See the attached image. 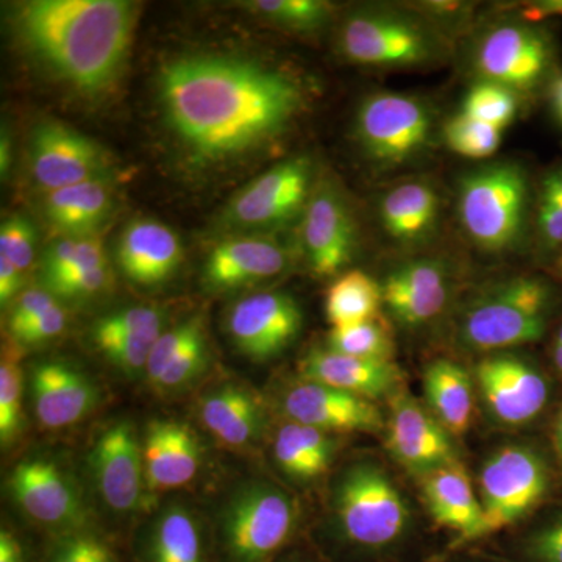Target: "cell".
<instances>
[{"label": "cell", "instance_id": "9c48e42d", "mask_svg": "<svg viewBox=\"0 0 562 562\" xmlns=\"http://www.w3.org/2000/svg\"><path fill=\"white\" fill-rule=\"evenodd\" d=\"M339 44L349 60L376 68H412L438 55V40L405 14L362 11L344 22Z\"/></svg>", "mask_w": 562, "mask_h": 562}, {"label": "cell", "instance_id": "83f0119b", "mask_svg": "<svg viewBox=\"0 0 562 562\" xmlns=\"http://www.w3.org/2000/svg\"><path fill=\"white\" fill-rule=\"evenodd\" d=\"M113 210V191L105 180H92L46 192L44 214L55 228L72 238L94 236Z\"/></svg>", "mask_w": 562, "mask_h": 562}, {"label": "cell", "instance_id": "74e56055", "mask_svg": "<svg viewBox=\"0 0 562 562\" xmlns=\"http://www.w3.org/2000/svg\"><path fill=\"white\" fill-rule=\"evenodd\" d=\"M502 554L513 562H562V512L525 531Z\"/></svg>", "mask_w": 562, "mask_h": 562}, {"label": "cell", "instance_id": "4dcf8cb0", "mask_svg": "<svg viewBox=\"0 0 562 562\" xmlns=\"http://www.w3.org/2000/svg\"><path fill=\"white\" fill-rule=\"evenodd\" d=\"M144 562H206L202 528L184 506H168L151 524Z\"/></svg>", "mask_w": 562, "mask_h": 562}, {"label": "cell", "instance_id": "4fadbf2b", "mask_svg": "<svg viewBox=\"0 0 562 562\" xmlns=\"http://www.w3.org/2000/svg\"><path fill=\"white\" fill-rule=\"evenodd\" d=\"M29 162L33 180L46 192L63 190L109 173L105 151L61 122H41L32 133Z\"/></svg>", "mask_w": 562, "mask_h": 562}, {"label": "cell", "instance_id": "f35d334b", "mask_svg": "<svg viewBox=\"0 0 562 562\" xmlns=\"http://www.w3.org/2000/svg\"><path fill=\"white\" fill-rule=\"evenodd\" d=\"M250 10L281 27L292 31H314L330 14V3L321 0H255L247 3Z\"/></svg>", "mask_w": 562, "mask_h": 562}, {"label": "cell", "instance_id": "52a82bcc", "mask_svg": "<svg viewBox=\"0 0 562 562\" xmlns=\"http://www.w3.org/2000/svg\"><path fill=\"white\" fill-rule=\"evenodd\" d=\"M549 487V468L536 450L525 446L495 450L479 475L486 538L524 520L546 498Z\"/></svg>", "mask_w": 562, "mask_h": 562}, {"label": "cell", "instance_id": "ee69618b", "mask_svg": "<svg viewBox=\"0 0 562 562\" xmlns=\"http://www.w3.org/2000/svg\"><path fill=\"white\" fill-rule=\"evenodd\" d=\"M203 333L201 321L191 319L177 325L171 330L162 331L160 338L155 342L147 362V379L151 384L157 383L166 366L180 353L184 347Z\"/></svg>", "mask_w": 562, "mask_h": 562}, {"label": "cell", "instance_id": "f1b7e54d", "mask_svg": "<svg viewBox=\"0 0 562 562\" xmlns=\"http://www.w3.org/2000/svg\"><path fill=\"white\" fill-rule=\"evenodd\" d=\"M424 390L432 416L450 435H464L475 408L471 375L457 362L435 361L425 371Z\"/></svg>", "mask_w": 562, "mask_h": 562}, {"label": "cell", "instance_id": "8d00e7d4", "mask_svg": "<svg viewBox=\"0 0 562 562\" xmlns=\"http://www.w3.org/2000/svg\"><path fill=\"white\" fill-rule=\"evenodd\" d=\"M22 371L20 353L3 347L0 361V441L9 446L22 427Z\"/></svg>", "mask_w": 562, "mask_h": 562}, {"label": "cell", "instance_id": "6da1fadb", "mask_svg": "<svg viewBox=\"0 0 562 562\" xmlns=\"http://www.w3.org/2000/svg\"><path fill=\"white\" fill-rule=\"evenodd\" d=\"M158 85L169 127L203 160L258 149L286 131L302 106L290 74L222 55L169 63Z\"/></svg>", "mask_w": 562, "mask_h": 562}, {"label": "cell", "instance_id": "6f0895ef", "mask_svg": "<svg viewBox=\"0 0 562 562\" xmlns=\"http://www.w3.org/2000/svg\"><path fill=\"white\" fill-rule=\"evenodd\" d=\"M554 447H557L558 457L562 464V412L558 416L557 425H554Z\"/></svg>", "mask_w": 562, "mask_h": 562}, {"label": "cell", "instance_id": "91938a15", "mask_svg": "<svg viewBox=\"0 0 562 562\" xmlns=\"http://www.w3.org/2000/svg\"><path fill=\"white\" fill-rule=\"evenodd\" d=\"M552 360L554 368L562 373V346L552 344Z\"/></svg>", "mask_w": 562, "mask_h": 562}, {"label": "cell", "instance_id": "3957f363", "mask_svg": "<svg viewBox=\"0 0 562 562\" xmlns=\"http://www.w3.org/2000/svg\"><path fill=\"white\" fill-rule=\"evenodd\" d=\"M333 527L351 562H405L413 514L402 491L376 462L351 464L333 491Z\"/></svg>", "mask_w": 562, "mask_h": 562}, {"label": "cell", "instance_id": "e575fe53", "mask_svg": "<svg viewBox=\"0 0 562 562\" xmlns=\"http://www.w3.org/2000/svg\"><path fill=\"white\" fill-rule=\"evenodd\" d=\"M260 403L241 386L228 384L203 398L201 420L217 439L247 414L260 412Z\"/></svg>", "mask_w": 562, "mask_h": 562}, {"label": "cell", "instance_id": "603a6c76", "mask_svg": "<svg viewBox=\"0 0 562 562\" xmlns=\"http://www.w3.org/2000/svg\"><path fill=\"white\" fill-rule=\"evenodd\" d=\"M31 386L36 417L47 428L77 424L99 402L98 387L90 376L61 361H44L35 366Z\"/></svg>", "mask_w": 562, "mask_h": 562}, {"label": "cell", "instance_id": "5b68a950", "mask_svg": "<svg viewBox=\"0 0 562 562\" xmlns=\"http://www.w3.org/2000/svg\"><path fill=\"white\" fill-rule=\"evenodd\" d=\"M458 213L462 228L480 249H519L530 220V180L517 162L483 166L461 180Z\"/></svg>", "mask_w": 562, "mask_h": 562}, {"label": "cell", "instance_id": "be15d7a7", "mask_svg": "<svg viewBox=\"0 0 562 562\" xmlns=\"http://www.w3.org/2000/svg\"><path fill=\"white\" fill-rule=\"evenodd\" d=\"M560 272H561V276H562V269H561V271H560Z\"/></svg>", "mask_w": 562, "mask_h": 562}, {"label": "cell", "instance_id": "4316f807", "mask_svg": "<svg viewBox=\"0 0 562 562\" xmlns=\"http://www.w3.org/2000/svg\"><path fill=\"white\" fill-rule=\"evenodd\" d=\"M441 201L427 181L397 184L380 202V221L394 241L419 244L430 238L439 221Z\"/></svg>", "mask_w": 562, "mask_h": 562}, {"label": "cell", "instance_id": "ba28073f", "mask_svg": "<svg viewBox=\"0 0 562 562\" xmlns=\"http://www.w3.org/2000/svg\"><path fill=\"white\" fill-rule=\"evenodd\" d=\"M432 116L428 105L401 92H379L361 103L357 133L371 160L401 166L430 146Z\"/></svg>", "mask_w": 562, "mask_h": 562}, {"label": "cell", "instance_id": "94428289", "mask_svg": "<svg viewBox=\"0 0 562 562\" xmlns=\"http://www.w3.org/2000/svg\"><path fill=\"white\" fill-rule=\"evenodd\" d=\"M553 344H558V346H562V322L560 327H558L557 333H554Z\"/></svg>", "mask_w": 562, "mask_h": 562}, {"label": "cell", "instance_id": "2e32d148", "mask_svg": "<svg viewBox=\"0 0 562 562\" xmlns=\"http://www.w3.org/2000/svg\"><path fill=\"white\" fill-rule=\"evenodd\" d=\"M302 243L317 276H335L349 265L357 227L349 206L331 187L316 188L302 217Z\"/></svg>", "mask_w": 562, "mask_h": 562}, {"label": "cell", "instance_id": "7a4b0ae2", "mask_svg": "<svg viewBox=\"0 0 562 562\" xmlns=\"http://www.w3.org/2000/svg\"><path fill=\"white\" fill-rule=\"evenodd\" d=\"M14 29L29 52L55 76L88 94L106 90L124 65L136 22L125 0H32Z\"/></svg>", "mask_w": 562, "mask_h": 562}, {"label": "cell", "instance_id": "6125c7cd", "mask_svg": "<svg viewBox=\"0 0 562 562\" xmlns=\"http://www.w3.org/2000/svg\"><path fill=\"white\" fill-rule=\"evenodd\" d=\"M557 266H558V269H562V257L560 258V260L557 261Z\"/></svg>", "mask_w": 562, "mask_h": 562}, {"label": "cell", "instance_id": "8fae6325", "mask_svg": "<svg viewBox=\"0 0 562 562\" xmlns=\"http://www.w3.org/2000/svg\"><path fill=\"white\" fill-rule=\"evenodd\" d=\"M313 165L295 157L273 166L233 198L225 210L232 227L269 231L303 216L313 195Z\"/></svg>", "mask_w": 562, "mask_h": 562}, {"label": "cell", "instance_id": "60d3db41", "mask_svg": "<svg viewBox=\"0 0 562 562\" xmlns=\"http://www.w3.org/2000/svg\"><path fill=\"white\" fill-rule=\"evenodd\" d=\"M36 233L31 222L20 214L3 220L0 227V257L13 262L21 272L35 260Z\"/></svg>", "mask_w": 562, "mask_h": 562}, {"label": "cell", "instance_id": "f546056e", "mask_svg": "<svg viewBox=\"0 0 562 562\" xmlns=\"http://www.w3.org/2000/svg\"><path fill=\"white\" fill-rule=\"evenodd\" d=\"M336 449L338 442L330 432L295 422L281 427L273 442V454L281 471L301 482H310L327 472Z\"/></svg>", "mask_w": 562, "mask_h": 562}, {"label": "cell", "instance_id": "7402d4cb", "mask_svg": "<svg viewBox=\"0 0 562 562\" xmlns=\"http://www.w3.org/2000/svg\"><path fill=\"white\" fill-rule=\"evenodd\" d=\"M383 305L405 327H420L439 316L450 297L446 268L431 260L397 266L382 283Z\"/></svg>", "mask_w": 562, "mask_h": 562}, {"label": "cell", "instance_id": "1f68e13d", "mask_svg": "<svg viewBox=\"0 0 562 562\" xmlns=\"http://www.w3.org/2000/svg\"><path fill=\"white\" fill-rule=\"evenodd\" d=\"M382 284L362 271L342 273L327 292L325 313L333 328L361 324L380 317Z\"/></svg>", "mask_w": 562, "mask_h": 562}, {"label": "cell", "instance_id": "f907efd6", "mask_svg": "<svg viewBox=\"0 0 562 562\" xmlns=\"http://www.w3.org/2000/svg\"><path fill=\"white\" fill-rule=\"evenodd\" d=\"M22 286V272L13 262L0 257V303L9 305Z\"/></svg>", "mask_w": 562, "mask_h": 562}, {"label": "cell", "instance_id": "f5cc1de1", "mask_svg": "<svg viewBox=\"0 0 562 562\" xmlns=\"http://www.w3.org/2000/svg\"><path fill=\"white\" fill-rule=\"evenodd\" d=\"M0 562H24L21 542L7 530L0 532Z\"/></svg>", "mask_w": 562, "mask_h": 562}, {"label": "cell", "instance_id": "ab89813d", "mask_svg": "<svg viewBox=\"0 0 562 562\" xmlns=\"http://www.w3.org/2000/svg\"><path fill=\"white\" fill-rule=\"evenodd\" d=\"M161 310L154 306L136 305L106 314L95 322L92 327V339L95 346L103 342L116 341L128 336L143 335V333L162 331Z\"/></svg>", "mask_w": 562, "mask_h": 562}, {"label": "cell", "instance_id": "7c38bea8", "mask_svg": "<svg viewBox=\"0 0 562 562\" xmlns=\"http://www.w3.org/2000/svg\"><path fill=\"white\" fill-rule=\"evenodd\" d=\"M475 382L487 412L498 424H530L550 401V383L541 369L517 355L495 353L475 368Z\"/></svg>", "mask_w": 562, "mask_h": 562}, {"label": "cell", "instance_id": "c3c4849f", "mask_svg": "<svg viewBox=\"0 0 562 562\" xmlns=\"http://www.w3.org/2000/svg\"><path fill=\"white\" fill-rule=\"evenodd\" d=\"M57 305V299L47 290H29L18 299L11 308L9 328L10 333L21 330L25 325L38 319L41 314Z\"/></svg>", "mask_w": 562, "mask_h": 562}, {"label": "cell", "instance_id": "d6986e66", "mask_svg": "<svg viewBox=\"0 0 562 562\" xmlns=\"http://www.w3.org/2000/svg\"><path fill=\"white\" fill-rule=\"evenodd\" d=\"M425 503L436 525L453 535L449 549H469L486 539L484 513L479 492L460 461L422 476Z\"/></svg>", "mask_w": 562, "mask_h": 562}, {"label": "cell", "instance_id": "277c9868", "mask_svg": "<svg viewBox=\"0 0 562 562\" xmlns=\"http://www.w3.org/2000/svg\"><path fill=\"white\" fill-rule=\"evenodd\" d=\"M557 306L552 280L539 273L513 277L484 291L465 308L458 330L460 341L483 353L541 341Z\"/></svg>", "mask_w": 562, "mask_h": 562}, {"label": "cell", "instance_id": "e0dca14e", "mask_svg": "<svg viewBox=\"0 0 562 562\" xmlns=\"http://www.w3.org/2000/svg\"><path fill=\"white\" fill-rule=\"evenodd\" d=\"M10 490L22 512L36 522L80 530L85 513L79 492L55 462L22 461L11 473Z\"/></svg>", "mask_w": 562, "mask_h": 562}, {"label": "cell", "instance_id": "8992f818", "mask_svg": "<svg viewBox=\"0 0 562 562\" xmlns=\"http://www.w3.org/2000/svg\"><path fill=\"white\" fill-rule=\"evenodd\" d=\"M297 505L269 483H250L231 498L222 514V538L233 562H268L290 542L297 527Z\"/></svg>", "mask_w": 562, "mask_h": 562}, {"label": "cell", "instance_id": "bcb514c9", "mask_svg": "<svg viewBox=\"0 0 562 562\" xmlns=\"http://www.w3.org/2000/svg\"><path fill=\"white\" fill-rule=\"evenodd\" d=\"M535 231L538 247L543 257H562V202L553 201L546 195H538L535 211Z\"/></svg>", "mask_w": 562, "mask_h": 562}, {"label": "cell", "instance_id": "484cf974", "mask_svg": "<svg viewBox=\"0 0 562 562\" xmlns=\"http://www.w3.org/2000/svg\"><path fill=\"white\" fill-rule=\"evenodd\" d=\"M144 472L151 491H169L194 479L201 447L190 427L180 422L154 420L144 439Z\"/></svg>", "mask_w": 562, "mask_h": 562}, {"label": "cell", "instance_id": "44dd1931", "mask_svg": "<svg viewBox=\"0 0 562 562\" xmlns=\"http://www.w3.org/2000/svg\"><path fill=\"white\" fill-rule=\"evenodd\" d=\"M290 251L269 236H235L217 244L203 268V280L213 290H235L273 279L286 271Z\"/></svg>", "mask_w": 562, "mask_h": 562}, {"label": "cell", "instance_id": "836d02e7", "mask_svg": "<svg viewBox=\"0 0 562 562\" xmlns=\"http://www.w3.org/2000/svg\"><path fill=\"white\" fill-rule=\"evenodd\" d=\"M519 111L517 92L502 85L482 80L473 85L462 101L461 113L472 120L505 131Z\"/></svg>", "mask_w": 562, "mask_h": 562}, {"label": "cell", "instance_id": "5bb4252c", "mask_svg": "<svg viewBox=\"0 0 562 562\" xmlns=\"http://www.w3.org/2000/svg\"><path fill=\"white\" fill-rule=\"evenodd\" d=\"M225 325L241 353L255 361L271 360L301 333V306L286 292H257L232 306Z\"/></svg>", "mask_w": 562, "mask_h": 562}, {"label": "cell", "instance_id": "db71d44e", "mask_svg": "<svg viewBox=\"0 0 562 562\" xmlns=\"http://www.w3.org/2000/svg\"><path fill=\"white\" fill-rule=\"evenodd\" d=\"M549 99L554 120L562 127V72H558L552 83L549 85Z\"/></svg>", "mask_w": 562, "mask_h": 562}, {"label": "cell", "instance_id": "30bf717a", "mask_svg": "<svg viewBox=\"0 0 562 562\" xmlns=\"http://www.w3.org/2000/svg\"><path fill=\"white\" fill-rule=\"evenodd\" d=\"M557 44L552 33L530 22L498 25L476 47L475 66L483 80L516 91L536 90L552 83Z\"/></svg>", "mask_w": 562, "mask_h": 562}, {"label": "cell", "instance_id": "ac0fdd59", "mask_svg": "<svg viewBox=\"0 0 562 562\" xmlns=\"http://www.w3.org/2000/svg\"><path fill=\"white\" fill-rule=\"evenodd\" d=\"M283 412L295 424L327 432H375L383 427L373 401L308 380L284 394Z\"/></svg>", "mask_w": 562, "mask_h": 562}, {"label": "cell", "instance_id": "cb8c5ba5", "mask_svg": "<svg viewBox=\"0 0 562 562\" xmlns=\"http://www.w3.org/2000/svg\"><path fill=\"white\" fill-rule=\"evenodd\" d=\"M183 260V247L177 233L162 222L133 221L117 244L121 271L140 286H157L171 279Z\"/></svg>", "mask_w": 562, "mask_h": 562}, {"label": "cell", "instance_id": "816d5d0a", "mask_svg": "<svg viewBox=\"0 0 562 562\" xmlns=\"http://www.w3.org/2000/svg\"><path fill=\"white\" fill-rule=\"evenodd\" d=\"M430 562H513L502 553L490 550L461 549L454 552H443L432 558Z\"/></svg>", "mask_w": 562, "mask_h": 562}, {"label": "cell", "instance_id": "9a60e30c", "mask_svg": "<svg viewBox=\"0 0 562 562\" xmlns=\"http://www.w3.org/2000/svg\"><path fill=\"white\" fill-rule=\"evenodd\" d=\"M386 446L395 461L422 476L458 461L450 432L405 391L391 397Z\"/></svg>", "mask_w": 562, "mask_h": 562}, {"label": "cell", "instance_id": "7dc6e473", "mask_svg": "<svg viewBox=\"0 0 562 562\" xmlns=\"http://www.w3.org/2000/svg\"><path fill=\"white\" fill-rule=\"evenodd\" d=\"M66 325V313L60 305H54L46 313L41 314L38 319L22 327L21 330L11 333L14 341L25 344V346H35V344L49 341L57 338Z\"/></svg>", "mask_w": 562, "mask_h": 562}, {"label": "cell", "instance_id": "d590c367", "mask_svg": "<svg viewBox=\"0 0 562 562\" xmlns=\"http://www.w3.org/2000/svg\"><path fill=\"white\" fill-rule=\"evenodd\" d=\"M502 135V128L472 120L462 113L453 116L443 128L447 146L454 154L472 160H483L494 155L501 147Z\"/></svg>", "mask_w": 562, "mask_h": 562}, {"label": "cell", "instance_id": "f6af8a7d", "mask_svg": "<svg viewBox=\"0 0 562 562\" xmlns=\"http://www.w3.org/2000/svg\"><path fill=\"white\" fill-rule=\"evenodd\" d=\"M206 362V342L203 333L192 339L183 350L162 371L160 379L154 384L157 390H179L190 383Z\"/></svg>", "mask_w": 562, "mask_h": 562}, {"label": "cell", "instance_id": "681fc988", "mask_svg": "<svg viewBox=\"0 0 562 562\" xmlns=\"http://www.w3.org/2000/svg\"><path fill=\"white\" fill-rule=\"evenodd\" d=\"M111 281L110 268L98 269L85 276L76 277L58 283L57 286L50 288L52 294L58 295V297L65 299H85L91 297V295L99 294V292L105 290Z\"/></svg>", "mask_w": 562, "mask_h": 562}, {"label": "cell", "instance_id": "7bdbcfd3", "mask_svg": "<svg viewBox=\"0 0 562 562\" xmlns=\"http://www.w3.org/2000/svg\"><path fill=\"white\" fill-rule=\"evenodd\" d=\"M162 331L143 333V335L128 336L116 341L103 342L98 349L113 362L122 372L128 375L146 371L150 351Z\"/></svg>", "mask_w": 562, "mask_h": 562}, {"label": "cell", "instance_id": "d4e9b609", "mask_svg": "<svg viewBox=\"0 0 562 562\" xmlns=\"http://www.w3.org/2000/svg\"><path fill=\"white\" fill-rule=\"evenodd\" d=\"M303 380L325 384L335 390L373 398L398 392L401 369L394 361L364 360L330 349L310 351L301 364Z\"/></svg>", "mask_w": 562, "mask_h": 562}, {"label": "cell", "instance_id": "11a10c76", "mask_svg": "<svg viewBox=\"0 0 562 562\" xmlns=\"http://www.w3.org/2000/svg\"><path fill=\"white\" fill-rule=\"evenodd\" d=\"M562 16V0L557 2H543L528 11V20H546L547 16Z\"/></svg>", "mask_w": 562, "mask_h": 562}, {"label": "cell", "instance_id": "d6a6232c", "mask_svg": "<svg viewBox=\"0 0 562 562\" xmlns=\"http://www.w3.org/2000/svg\"><path fill=\"white\" fill-rule=\"evenodd\" d=\"M327 349L364 360L392 361L394 339L384 322L376 319L333 328Z\"/></svg>", "mask_w": 562, "mask_h": 562}, {"label": "cell", "instance_id": "9f6ffc18", "mask_svg": "<svg viewBox=\"0 0 562 562\" xmlns=\"http://www.w3.org/2000/svg\"><path fill=\"white\" fill-rule=\"evenodd\" d=\"M10 147L9 135L3 132L2 140H0V172H2V177H5V173L10 171Z\"/></svg>", "mask_w": 562, "mask_h": 562}, {"label": "cell", "instance_id": "ffe728a7", "mask_svg": "<svg viewBox=\"0 0 562 562\" xmlns=\"http://www.w3.org/2000/svg\"><path fill=\"white\" fill-rule=\"evenodd\" d=\"M92 472L103 502L116 513H131L143 497L144 458L127 422L99 436L91 453Z\"/></svg>", "mask_w": 562, "mask_h": 562}, {"label": "cell", "instance_id": "b9f144b4", "mask_svg": "<svg viewBox=\"0 0 562 562\" xmlns=\"http://www.w3.org/2000/svg\"><path fill=\"white\" fill-rule=\"evenodd\" d=\"M46 562H116L106 543L88 531L65 532L52 546Z\"/></svg>", "mask_w": 562, "mask_h": 562}, {"label": "cell", "instance_id": "680465c9", "mask_svg": "<svg viewBox=\"0 0 562 562\" xmlns=\"http://www.w3.org/2000/svg\"><path fill=\"white\" fill-rule=\"evenodd\" d=\"M276 562H314L313 558L306 557L305 553L302 552H291L283 554Z\"/></svg>", "mask_w": 562, "mask_h": 562}]
</instances>
